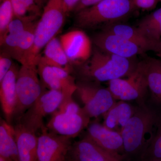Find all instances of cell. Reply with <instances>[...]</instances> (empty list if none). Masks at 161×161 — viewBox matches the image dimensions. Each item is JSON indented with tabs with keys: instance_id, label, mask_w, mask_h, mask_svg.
<instances>
[{
	"instance_id": "d6a6232c",
	"label": "cell",
	"mask_w": 161,
	"mask_h": 161,
	"mask_svg": "<svg viewBox=\"0 0 161 161\" xmlns=\"http://www.w3.org/2000/svg\"><path fill=\"white\" fill-rule=\"evenodd\" d=\"M48 0H37L38 4H39V6L41 7L43 6L44 4H46L47 2H48Z\"/></svg>"
},
{
	"instance_id": "4316f807",
	"label": "cell",
	"mask_w": 161,
	"mask_h": 161,
	"mask_svg": "<svg viewBox=\"0 0 161 161\" xmlns=\"http://www.w3.org/2000/svg\"><path fill=\"white\" fill-rule=\"evenodd\" d=\"M0 37L7 30L10 22L15 18L11 0H0Z\"/></svg>"
},
{
	"instance_id": "5bb4252c",
	"label": "cell",
	"mask_w": 161,
	"mask_h": 161,
	"mask_svg": "<svg viewBox=\"0 0 161 161\" xmlns=\"http://www.w3.org/2000/svg\"><path fill=\"white\" fill-rule=\"evenodd\" d=\"M68 158L74 161H123V157L108 152L86 135L72 144Z\"/></svg>"
},
{
	"instance_id": "8d00e7d4",
	"label": "cell",
	"mask_w": 161,
	"mask_h": 161,
	"mask_svg": "<svg viewBox=\"0 0 161 161\" xmlns=\"http://www.w3.org/2000/svg\"><path fill=\"white\" fill-rule=\"evenodd\" d=\"M65 161H74L73 160H72L70 159L69 158H67L66 160Z\"/></svg>"
},
{
	"instance_id": "d6986e66",
	"label": "cell",
	"mask_w": 161,
	"mask_h": 161,
	"mask_svg": "<svg viewBox=\"0 0 161 161\" xmlns=\"http://www.w3.org/2000/svg\"><path fill=\"white\" fill-rule=\"evenodd\" d=\"M19 161H38V136L20 123L15 126Z\"/></svg>"
},
{
	"instance_id": "30bf717a",
	"label": "cell",
	"mask_w": 161,
	"mask_h": 161,
	"mask_svg": "<svg viewBox=\"0 0 161 161\" xmlns=\"http://www.w3.org/2000/svg\"><path fill=\"white\" fill-rule=\"evenodd\" d=\"M71 138L48 131L46 127L37 138L38 161H65Z\"/></svg>"
},
{
	"instance_id": "44dd1931",
	"label": "cell",
	"mask_w": 161,
	"mask_h": 161,
	"mask_svg": "<svg viewBox=\"0 0 161 161\" xmlns=\"http://www.w3.org/2000/svg\"><path fill=\"white\" fill-rule=\"evenodd\" d=\"M0 157L8 161H19L14 127L2 119L0 122Z\"/></svg>"
},
{
	"instance_id": "cb8c5ba5",
	"label": "cell",
	"mask_w": 161,
	"mask_h": 161,
	"mask_svg": "<svg viewBox=\"0 0 161 161\" xmlns=\"http://www.w3.org/2000/svg\"><path fill=\"white\" fill-rule=\"evenodd\" d=\"M37 21L32 24L21 35L17 47L12 56L21 65L26 63L27 58L34 44L35 30Z\"/></svg>"
},
{
	"instance_id": "3957f363",
	"label": "cell",
	"mask_w": 161,
	"mask_h": 161,
	"mask_svg": "<svg viewBox=\"0 0 161 161\" xmlns=\"http://www.w3.org/2000/svg\"><path fill=\"white\" fill-rule=\"evenodd\" d=\"M135 9L131 0H103L75 14V24L83 29H93L120 22Z\"/></svg>"
},
{
	"instance_id": "8992f818",
	"label": "cell",
	"mask_w": 161,
	"mask_h": 161,
	"mask_svg": "<svg viewBox=\"0 0 161 161\" xmlns=\"http://www.w3.org/2000/svg\"><path fill=\"white\" fill-rule=\"evenodd\" d=\"M108 84V89L115 100H135L139 105L145 104L144 98L149 89L142 60L127 79H114Z\"/></svg>"
},
{
	"instance_id": "d590c367",
	"label": "cell",
	"mask_w": 161,
	"mask_h": 161,
	"mask_svg": "<svg viewBox=\"0 0 161 161\" xmlns=\"http://www.w3.org/2000/svg\"><path fill=\"white\" fill-rule=\"evenodd\" d=\"M149 161H161V159H158L153 160Z\"/></svg>"
},
{
	"instance_id": "e575fe53",
	"label": "cell",
	"mask_w": 161,
	"mask_h": 161,
	"mask_svg": "<svg viewBox=\"0 0 161 161\" xmlns=\"http://www.w3.org/2000/svg\"><path fill=\"white\" fill-rule=\"evenodd\" d=\"M0 161H7L6 159L0 157Z\"/></svg>"
},
{
	"instance_id": "7c38bea8",
	"label": "cell",
	"mask_w": 161,
	"mask_h": 161,
	"mask_svg": "<svg viewBox=\"0 0 161 161\" xmlns=\"http://www.w3.org/2000/svg\"><path fill=\"white\" fill-rule=\"evenodd\" d=\"M96 47L105 53L126 58H135L147 52L136 43L114 34L102 30L93 36Z\"/></svg>"
},
{
	"instance_id": "2e32d148",
	"label": "cell",
	"mask_w": 161,
	"mask_h": 161,
	"mask_svg": "<svg viewBox=\"0 0 161 161\" xmlns=\"http://www.w3.org/2000/svg\"><path fill=\"white\" fill-rule=\"evenodd\" d=\"M20 68L14 63L6 76L0 81V101L6 120L10 124L16 104V81Z\"/></svg>"
},
{
	"instance_id": "4fadbf2b",
	"label": "cell",
	"mask_w": 161,
	"mask_h": 161,
	"mask_svg": "<svg viewBox=\"0 0 161 161\" xmlns=\"http://www.w3.org/2000/svg\"><path fill=\"white\" fill-rule=\"evenodd\" d=\"M60 40L70 63L80 65L91 58L93 51L92 41L82 31L68 32L60 36Z\"/></svg>"
},
{
	"instance_id": "ffe728a7",
	"label": "cell",
	"mask_w": 161,
	"mask_h": 161,
	"mask_svg": "<svg viewBox=\"0 0 161 161\" xmlns=\"http://www.w3.org/2000/svg\"><path fill=\"white\" fill-rule=\"evenodd\" d=\"M142 60L153 101L161 106V60L143 55Z\"/></svg>"
},
{
	"instance_id": "f1b7e54d",
	"label": "cell",
	"mask_w": 161,
	"mask_h": 161,
	"mask_svg": "<svg viewBox=\"0 0 161 161\" xmlns=\"http://www.w3.org/2000/svg\"><path fill=\"white\" fill-rule=\"evenodd\" d=\"M58 110L69 113H79L83 111V109L80 108L71 97L63 98Z\"/></svg>"
},
{
	"instance_id": "9a60e30c",
	"label": "cell",
	"mask_w": 161,
	"mask_h": 161,
	"mask_svg": "<svg viewBox=\"0 0 161 161\" xmlns=\"http://www.w3.org/2000/svg\"><path fill=\"white\" fill-rule=\"evenodd\" d=\"M87 128L86 135L98 146L125 159L123 140L120 132L110 130L97 122L89 124Z\"/></svg>"
},
{
	"instance_id": "52a82bcc",
	"label": "cell",
	"mask_w": 161,
	"mask_h": 161,
	"mask_svg": "<svg viewBox=\"0 0 161 161\" xmlns=\"http://www.w3.org/2000/svg\"><path fill=\"white\" fill-rule=\"evenodd\" d=\"M76 92L83 103V110L90 118L103 115L116 102L108 88L95 81L78 80Z\"/></svg>"
},
{
	"instance_id": "836d02e7",
	"label": "cell",
	"mask_w": 161,
	"mask_h": 161,
	"mask_svg": "<svg viewBox=\"0 0 161 161\" xmlns=\"http://www.w3.org/2000/svg\"><path fill=\"white\" fill-rule=\"evenodd\" d=\"M157 55L161 58V41L160 43V48L158 52L156 53Z\"/></svg>"
},
{
	"instance_id": "9c48e42d",
	"label": "cell",
	"mask_w": 161,
	"mask_h": 161,
	"mask_svg": "<svg viewBox=\"0 0 161 161\" xmlns=\"http://www.w3.org/2000/svg\"><path fill=\"white\" fill-rule=\"evenodd\" d=\"M38 75L44 88L62 92L64 98L73 96L77 90V83L71 72L62 68L51 66L39 60Z\"/></svg>"
},
{
	"instance_id": "7a4b0ae2",
	"label": "cell",
	"mask_w": 161,
	"mask_h": 161,
	"mask_svg": "<svg viewBox=\"0 0 161 161\" xmlns=\"http://www.w3.org/2000/svg\"><path fill=\"white\" fill-rule=\"evenodd\" d=\"M158 114L145 104L136 108L134 115L121 132L125 159H140L154 136Z\"/></svg>"
},
{
	"instance_id": "1f68e13d",
	"label": "cell",
	"mask_w": 161,
	"mask_h": 161,
	"mask_svg": "<svg viewBox=\"0 0 161 161\" xmlns=\"http://www.w3.org/2000/svg\"><path fill=\"white\" fill-rule=\"evenodd\" d=\"M80 0H63L64 11L66 14L73 11L74 9Z\"/></svg>"
},
{
	"instance_id": "ac0fdd59",
	"label": "cell",
	"mask_w": 161,
	"mask_h": 161,
	"mask_svg": "<svg viewBox=\"0 0 161 161\" xmlns=\"http://www.w3.org/2000/svg\"><path fill=\"white\" fill-rule=\"evenodd\" d=\"M136 109L124 101H116L103 115V125L110 130L121 133Z\"/></svg>"
},
{
	"instance_id": "83f0119b",
	"label": "cell",
	"mask_w": 161,
	"mask_h": 161,
	"mask_svg": "<svg viewBox=\"0 0 161 161\" xmlns=\"http://www.w3.org/2000/svg\"><path fill=\"white\" fill-rule=\"evenodd\" d=\"M13 58L7 52L2 50L0 55V81L3 80L13 64Z\"/></svg>"
},
{
	"instance_id": "e0dca14e",
	"label": "cell",
	"mask_w": 161,
	"mask_h": 161,
	"mask_svg": "<svg viewBox=\"0 0 161 161\" xmlns=\"http://www.w3.org/2000/svg\"><path fill=\"white\" fill-rule=\"evenodd\" d=\"M102 30L114 34L130 40L143 48L146 52H158L161 41H154L150 40L144 35L136 26L118 22L103 26Z\"/></svg>"
},
{
	"instance_id": "d4e9b609",
	"label": "cell",
	"mask_w": 161,
	"mask_h": 161,
	"mask_svg": "<svg viewBox=\"0 0 161 161\" xmlns=\"http://www.w3.org/2000/svg\"><path fill=\"white\" fill-rule=\"evenodd\" d=\"M161 159V112L158 113L154 136L141 156L140 161Z\"/></svg>"
},
{
	"instance_id": "5b68a950",
	"label": "cell",
	"mask_w": 161,
	"mask_h": 161,
	"mask_svg": "<svg viewBox=\"0 0 161 161\" xmlns=\"http://www.w3.org/2000/svg\"><path fill=\"white\" fill-rule=\"evenodd\" d=\"M38 75L37 65L22 64L16 81L17 100L13 118L18 120L44 92Z\"/></svg>"
},
{
	"instance_id": "8fae6325",
	"label": "cell",
	"mask_w": 161,
	"mask_h": 161,
	"mask_svg": "<svg viewBox=\"0 0 161 161\" xmlns=\"http://www.w3.org/2000/svg\"><path fill=\"white\" fill-rule=\"evenodd\" d=\"M90 119L84 110L79 113H69L58 110L52 114L46 128L50 132L72 139L77 137L88 127Z\"/></svg>"
},
{
	"instance_id": "4dcf8cb0",
	"label": "cell",
	"mask_w": 161,
	"mask_h": 161,
	"mask_svg": "<svg viewBox=\"0 0 161 161\" xmlns=\"http://www.w3.org/2000/svg\"><path fill=\"white\" fill-rule=\"evenodd\" d=\"M103 1V0H80L75 6L73 12L75 14L77 13L82 9L94 6Z\"/></svg>"
},
{
	"instance_id": "f546056e",
	"label": "cell",
	"mask_w": 161,
	"mask_h": 161,
	"mask_svg": "<svg viewBox=\"0 0 161 161\" xmlns=\"http://www.w3.org/2000/svg\"><path fill=\"white\" fill-rule=\"evenodd\" d=\"M133 6L136 8L146 10H151L155 8L158 3L157 0H131Z\"/></svg>"
},
{
	"instance_id": "484cf974",
	"label": "cell",
	"mask_w": 161,
	"mask_h": 161,
	"mask_svg": "<svg viewBox=\"0 0 161 161\" xmlns=\"http://www.w3.org/2000/svg\"><path fill=\"white\" fill-rule=\"evenodd\" d=\"M11 2L15 18L25 16L29 12L38 16L42 14L41 7L37 0H11Z\"/></svg>"
},
{
	"instance_id": "6da1fadb",
	"label": "cell",
	"mask_w": 161,
	"mask_h": 161,
	"mask_svg": "<svg viewBox=\"0 0 161 161\" xmlns=\"http://www.w3.org/2000/svg\"><path fill=\"white\" fill-rule=\"evenodd\" d=\"M89 61L79 65V80L101 82L129 77L139 61L105 53L95 47Z\"/></svg>"
},
{
	"instance_id": "603a6c76",
	"label": "cell",
	"mask_w": 161,
	"mask_h": 161,
	"mask_svg": "<svg viewBox=\"0 0 161 161\" xmlns=\"http://www.w3.org/2000/svg\"><path fill=\"white\" fill-rule=\"evenodd\" d=\"M136 27L150 40H161V7L144 17Z\"/></svg>"
},
{
	"instance_id": "74e56055",
	"label": "cell",
	"mask_w": 161,
	"mask_h": 161,
	"mask_svg": "<svg viewBox=\"0 0 161 161\" xmlns=\"http://www.w3.org/2000/svg\"><path fill=\"white\" fill-rule=\"evenodd\" d=\"M158 1L159 3V2H161V0H157Z\"/></svg>"
},
{
	"instance_id": "ba28073f",
	"label": "cell",
	"mask_w": 161,
	"mask_h": 161,
	"mask_svg": "<svg viewBox=\"0 0 161 161\" xmlns=\"http://www.w3.org/2000/svg\"><path fill=\"white\" fill-rule=\"evenodd\" d=\"M64 98L62 92L49 90L43 92L34 103L19 119L26 129L35 132L45 128L43 119L58 110Z\"/></svg>"
},
{
	"instance_id": "7402d4cb",
	"label": "cell",
	"mask_w": 161,
	"mask_h": 161,
	"mask_svg": "<svg viewBox=\"0 0 161 161\" xmlns=\"http://www.w3.org/2000/svg\"><path fill=\"white\" fill-rule=\"evenodd\" d=\"M40 59L48 65L62 68L71 72V68L69 67L70 62L64 52L60 39L56 37L46 44Z\"/></svg>"
},
{
	"instance_id": "277c9868",
	"label": "cell",
	"mask_w": 161,
	"mask_h": 161,
	"mask_svg": "<svg viewBox=\"0 0 161 161\" xmlns=\"http://www.w3.org/2000/svg\"><path fill=\"white\" fill-rule=\"evenodd\" d=\"M66 14L64 8L63 0H48L37 23L34 44L25 64L37 65L41 51L62 29Z\"/></svg>"
}]
</instances>
